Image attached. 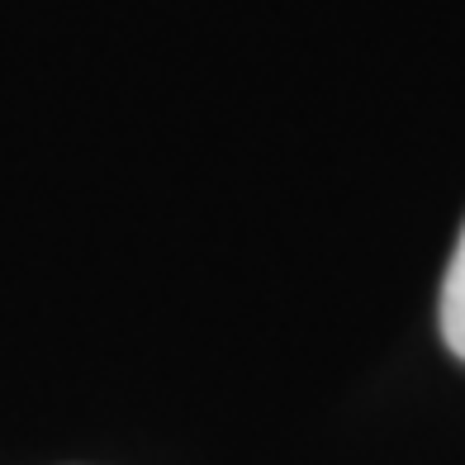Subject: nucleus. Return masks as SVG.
<instances>
[{
    "label": "nucleus",
    "instance_id": "f257e3e1",
    "mask_svg": "<svg viewBox=\"0 0 465 465\" xmlns=\"http://www.w3.org/2000/svg\"><path fill=\"white\" fill-rule=\"evenodd\" d=\"M441 337H447L451 356L465 361V228H460V242L451 252L447 281H441Z\"/></svg>",
    "mask_w": 465,
    "mask_h": 465
}]
</instances>
